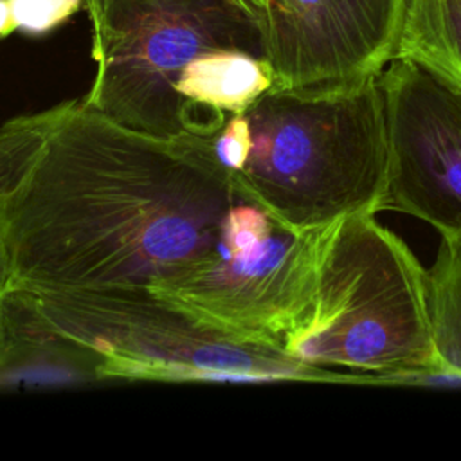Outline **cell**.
Here are the masks:
<instances>
[{
  "label": "cell",
  "instance_id": "obj_1",
  "mask_svg": "<svg viewBox=\"0 0 461 461\" xmlns=\"http://www.w3.org/2000/svg\"><path fill=\"white\" fill-rule=\"evenodd\" d=\"M241 196L211 137L153 135L61 101L0 200L9 288L157 292L214 258Z\"/></svg>",
  "mask_w": 461,
  "mask_h": 461
},
{
  "label": "cell",
  "instance_id": "obj_2",
  "mask_svg": "<svg viewBox=\"0 0 461 461\" xmlns=\"http://www.w3.org/2000/svg\"><path fill=\"white\" fill-rule=\"evenodd\" d=\"M380 74L270 88L254 101L249 157L232 175L241 194L297 230L376 214L389 169Z\"/></svg>",
  "mask_w": 461,
  "mask_h": 461
},
{
  "label": "cell",
  "instance_id": "obj_3",
  "mask_svg": "<svg viewBox=\"0 0 461 461\" xmlns=\"http://www.w3.org/2000/svg\"><path fill=\"white\" fill-rule=\"evenodd\" d=\"M285 351L324 369L371 376L439 362L429 270L375 214L321 230L310 308Z\"/></svg>",
  "mask_w": 461,
  "mask_h": 461
},
{
  "label": "cell",
  "instance_id": "obj_4",
  "mask_svg": "<svg viewBox=\"0 0 461 461\" xmlns=\"http://www.w3.org/2000/svg\"><path fill=\"white\" fill-rule=\"evenodd\" d=\"M41 321L99 358L106 382H328L362 375L304 364L216 330L151 290H23Z\"/></svg>",
  "mask_w": 461,
  "mask_h": 461
},
{
  "label": "cell",
  "instance_id": "obj_5",
  "mask_svg": "<svg viewBox=\"0 0 461 461\" xmlns=\"http://www.w3.org/2000/svg\"><path fill=\"white\" fill-rule=\"evenodd\" d=\"M212 49L261 54L258 25L230 0H113L92 27L95 74L83 101L133 130L187 135L175 86Z\"/></svg>",
  "mask_w": 461,
  "mask_h": 461
},
{
  "label": "cell",
  "instance_id": "obj_6",
  "mask_svg": "<svg viewBox=\"0 0 461 461\" xmlns=\"http://www.w3.org/2000/svg\"><path fill=\"white\" fill-rule=\"evenodd\" d=\"M319 238L274 218L254 240L218 247L207 265L153 294L223 333L283 348L312 303Z\"/></svg>",
  "mask_w": 461,
  "mask_h": 461
},
{
  "label": "cell",
  "instance_id": "obj_7",
  "mask_svg": "<svg viewBox=\"0 0 461 461\" xmlns=\"http://www.w3.org/2000/svg\"><path fill=\"white\" fill-rule=\"evenodd\" d=\"M380 85L389 128L380 211L461 234V90L403 58L385 65Z\"/></svg>",
  "mask_w": 461,
  "mask_h": 461
},
{
  "label": "cell",
  "instance_id": "obj_8",
  "mask_svg": "<svg viewBox=\"0 0 461 461\" xmlns=\"http://www.w3.org/2000/svg\"><path fill=\"white\" fill-rule=\"evenodd\" d=\"M403 0H270L259 31L272 88L378 76L393 59Z\"/></svg>",
  "mask_w": 461,
  "mask_h": 461
},
{
  "label": "cell",
  "instance_id": "obj_9",
  "mask_svg": "<svg viewBox=\"0 0 461 461\" xmlns=\"http://www.w3.org/2000/svg\"><path fill=\"white\" fill-rule=\"evenodd\" d=\"M272 86L274 70L261 54L212 49L185 65L175 90L185 108L187 133L211 137Z\"/></svg>",
  "mask_w": 461,
  "mask_h": 461
},
{
  "label": "cell",
  "instance_id": "obj_10",
  "mask_svg": "<svg viewBox=\"0 0 461 461\" xmlns=\"http://www.w3.org/2000/svg\"><path fill=\"white\" fill-rule=\"evenodd\" d=\"M393 58L414 61L461 90V0H403Z\"/></svg>",
  "mask_w": 461,
  "mask_h": 461
},
{
  "label": "cell",
  "instance_id": "obj_11",
  "mask_svg": "<svg viewBox=\"0 0 461 461\" xmlns=\"http://www.w3.org/2000/svg\"><path fill=\"white\" fill-rule=\"evenodd\" d=\"M429 301L436 351L461 371V234L441 236L429 270Z\"/></svg>",
  "mask_w": 461,
  "mask_h": 461
},
{
  "label": "cell",
  "instance_id": "obj_12",
  "mask_svg": "<svg viewBox=\"0 0 461 461\" xmlns=\"http://www.w3.org/2000/svg\"><path fill=\"white\" fill-rule=\"evenodd\" d=\"M50 108L16 115L0 124V200L45 139Z\"/></svg>",
  "mask_w": 461,
  "mask_h": 461
},
{
  "label": "cell",
  "instance_id": "obj_13",
  "mask_svg": "<svg viewBox=\"0 0 461 461\" xmlns=\"http://www.w3.org/2000/svg\"><path fill=\"white\" fill-rule=\"evenodd\" d=\"M16 31L45 34L83 7V0H7Z\"/></svg>",
  "mask_w": 461,
  "mask_h": 461
},
{
  "label": "cell",
  "instance_id": "obj_14",
  "mask_svg": "<svg viewBox=\"0 0 461 461\" xmlns=\"http://www.w3.org/2000/svg\"><path fill=\"white\" fill-rule=\"evenodd\" d=\"M211 142L220 164L232 175L238 173L250 149V126L245 112L227 117L225 124L211 135Z\"/></svg>",
  "mask_w": 461,
  "mask_h": 461
},
{
  "label": "cell",
  "instance_id": "obj_15",
  "mask_svg": "<svg viewBox=\"0 0 461 461\" xmlns=\"http://www.w3.org/2000/svg\"><path fill=\"white\" fill-rule=\"evenodd\" d=\"M230 2H234L258 25V31H261L268 16L270 0H230Z\"/></svg>",
  "mask_w": 461,
  "mask_h": 461
},
{
  "label": "cell",
  "instance_id": "obj_16",
  "mask_svg": "<svg viewBox=\"0 0 461 461\" xmlns=\"http://www.w3.org/2000/svg\"><path fill=\"white\" fill-rule=\"evenodd\" d=\"M113 0H83V7L86 9L88 13V18H90V25H97L103 16L106 14L108 7L112 5Z\"/></svg>",
  "mask_w": 461,
  "mask_h": 461
},
{
  "label": "cell",
  "instance_id": "obj_17",
  "mask_svg": "<svg viewBox=\"0 0 461 461\" xmlns=\"http://www.w3.org/2000/svg\"><path fill=\"white\" fill-rule=\"evenodd\" d=\"M16 31V23L7 0H0V40L11 36Z\"/></svg>",
  "mask_w": 461,
  "mask_h": 461
},
{
  "label": "cell",
  "instance_id": "obj_18",
  "mask_svg": "<svg viewBox=\"0 0 461 461\" xmlns=\"http://www.w3.org/2000/svg\"><path fill=\"white\" fill-rule=\"evenodd\" d=\"M9 283H11L9 268H7V261H5V256H4V250L0 245V295H4L5 290H9Z\"/></svg>",
  "mask_w": 461,
  "mask_h": 461
},
{
  "label": "cell",
  "instance_id": "obj_19",
  "mask_svg": "<svg viewBox=\"0 0 461 461\" xmlns=\"http://www.w3.org/2000/svg\"><path fill=\"white\" fill-rule=\"evenodd\" d=\"M2 351H4V330H2V315H0V357H2Z\"/></svg>",
  "mask_w": 461,
  "mask_h": 461
}]
</instances>
